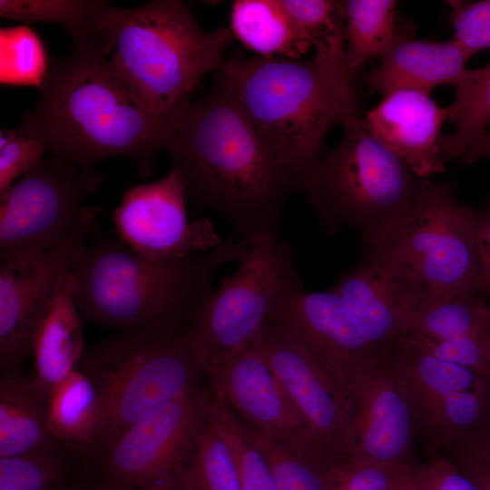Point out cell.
<instances>
[{
  "instance_id": "obj_1",
  "label": "cell",
  "mask_w": 490,
  "mask_h": 490,
  "mask_svg": "<svg viewBox=\"0 0 490 490\" xmlns=\"http://www.w3.org/2000/svg\"><path fill=\"white\" fill-rule=\"evenodd\" d=\"M166 150L187 198L220 216L238 240L282 238L299 179L260 138L226 85L186 108Z\"/></svg>"
},
{
  "instance_id": "obj_2",
  "label": "cell",
  "mask_w": 490,
  "mask_h": 490,
  "mask_svg": "<svg viewBox=\"0 0 490 490\" xmlns=\"http://www.w3.org/2000/svg\"><path fill=\"white\" fill-rule=\"evenodd\" d=\"M39 89L38 102L19 126L52 155L82 165L125 157L149 175L154 156L166 149L184 113H154L111 60L94 51L73 48L51 62Z\"/></svg>"
},
{
  "instance_id": "obj_3",
  "label": "cell",
  "mask_w": 490,
  "mask_h": 490,
  "mask_svg": "<svg viewBox=\"0 0 490 490\" xmlns=\"http://www.w3.org/2000/svg\"><path fill=\"white\" fill-rule=\"evenodd\" d=\"M217 72L260 138L300 185L321 158L331 128L360 115L344 31L320 43L308 60L237 53Z\"/></svg>"
},
{
  "instance_id": "obj_4",
  "label": "cell",
  "mask_w": 490,
  "mask_h": 490,
  "mask_svg": "<svg viewBox=\"0 0 490 490\" xmlns=\"http://www.w3.org/2000/svg\"><path fill=\"white\" fill-rule=\"evenodd\" d=\"M249 241L228 237L204 254L145 257L103 236L84 243L73 263L74 299L90 322L131 329L158 322L193 323L213 292L217 270L246 255Z\"/></svg>"
},
{
  "instance_id": "obj_5",
  "label": "cell",
  "mask_w": 490,
  "mask_h": 490,
  "mask_svg": "<svg viewBox=\"0 0 490 490\" xmlns=\"http://www.w3.org/2000/svg\"><path fill=\"white\" fill-rule=\"evenodd\" d=\"M102 32L116 71L163 118L184 113L202 77L222 66L233 35L224 26L205 31L178 0H153L136 8L110 5Z\"/></svg>"
},
{
  "instance_id": "obj_6",
  "label": "cell",
  "mask_w": 490,
  "mask_h": 490,
  "mask_svg": "<svg viewBox=\"0 0 490 490\" xmlns=\"http://www.w3.org/2000/svg\"><path fill=\"white\" fill-rule=\"evenodd\" d=\"M342 127L339 143L305 174L300 192L325 233L348 228L366 240L408 218L436 183L417 177L369 132L363 116Z\"/></svg>"
},
{
  "instance_id": "obj_7",
  "label": "cell",
  "mask_w": 490,
  "mask_h": 490,
  "mask_svg": "<svg viewBox=\"0 0 490 490\" xmlns=\"http://www.w3.org/2000/svg\"><path fill=\"white\" fill-rule=\"evenodd\" d=\"M77 368L92 381L102 403L101 427L93 450L200 385L205 375L192 324L180 322L126 329L84 351Z\"/></svg>"
},
{
  "instance_id": "obj_8",
  "label": "cell",
  "mask_w": 490,
  "mask_h": 490,
  "mask_svg": "<svg viewBox=\"0 0 490 490\" xmlns=\"http://www.w3.org/2000/svg\"><path fill=\"white\" fill-rule=\"evenodd\" d=\"M212 399L211 387L200 384L161 406L86 455L84 477L104 490L175 488Z\"/></svg>"
},
{
  "instance_id": "obj_9",
  "label": "cell",
  "mask_w": 490,
  "mask_h": 490,
  "mask_svg": "<svg viewBox=\"0 0 490 490\" xmlns=\"http://www.w3.org/2000/svg\"><path fill=\"white\" fill-rule=\"evenodd\" d=\"M106 176L93 166L51 155L42 159L0 193V261L15 262L61 244L95 219L97 208L83 207Z\"/></svg>"
},
{
  "instance_id": "obj_10",
  "label": "cell",
  "mask_w": 490,
  "mask_h": 490,
  "mask_svg": "<svg viewBox=\"0 0 490 490\" xmlns=\"http://www.w3.org/2000/svg\"><path fill=\"white\" fill-rule=\"evenodd\" d=\"M238 269L224 276L192 323L203 368L252 343L267 327L271 308L289 286L302 280L292 245L283 238L252 239Z\"/></svg>"
},
{
  "instance_id": "obj_11",
  "label": "cell",
  "mask_w": 490,
  "mask_h": 490,
  "mask_svg": "<svg viewBox=\"0 0 490 490\" xmlns=\"http://www.w3.org/2000/svg\"><path fill=\"white\" fill-rule=\"evenodd\" d=\"M361 248L392 255L435 292L475 293L477 279L475 209L458 204L449 185L436 184L408 218Z\"/></svg>"
},
{
  "instance_id": "obj_12",
  "label": "cell",
  "mask_w": 490,
  "mask_h": 490,
  "mask_svg": "<svg viewBox=\"0 0 490 490\" xmlns=\"http://www.w3.org/2000/svg\"><path fill=\"white\" fill-rule=\"evenodd\" d=\"M387 361L408 396L416 438L428 456L490 418V375L441 360L406 337Z\"/></svg>"
},
{
  "instance_id": "obj_13",
  "label": "cell",
  "mask_w": 490,
  "mask_h": 490,
  "mask_svg": "<svg viewBox=\"0 0 490 490\" xmlns=\"http://www.w3.org/2000/svg\"><path fill=\"white\" fill-rule=\"evenodd\" d=\"M270 323L304 348L349 396L358 382L387 358V349L367 340L341 297L328 289L309 291L299 280L276 299Z\"/></svg>"
},
{
  "instance_id": "obj_14",
  "label": "cell",
  "mask_w": 490,
  "mask_h": 490,
  "mask_svg": "<svg viewBox=\"0 0 490 490\" xmlns=\"http://www.w3.org/2000/svg\"><path fill=\"white\" fill-rule=\"evenodd\" d=\"M96 230L95 218L53 249L0 264V365L5 374L17 373L33 353L37 329L72 273L78 250Z\"/></svg>"
},
{
  "instance_id": "obj_15",
  "label": "cell",
  "mask_w": 490,
  "mask_h": 490,
  "mask_svg": "<svg viewBox=\"0 0 490 490\" xmlns=\"http://www.w3.org/2000/svg\"><path fill=\"white\" fill-rule=\"evenodd\" d=\"M348 398L338 466L399 469L418 464L410 401L387 358L358 382Z\"/></svg>"
},
{
  "instance_id": "obj_16",
  "label": "cell",
  "mask_w": 490,
  "mask_h": 490,
  "mask_svg": "<svg viewBox=\"0 0 490 490\" xmlns=\"http://www.w3.org/2000/svg\"><path fill=\"white\" fill-rule=\"evenodd\" d=\"M186 193L171 169L162 179L125 191L113 214L119 240L154 260H180L211 251L222 240L211 219L190 221Z\"/></svg>"
},
{
  "instance_id": "obj_17",
  "label": "cell",
  "mask_w": 490,
  "mask_h": 490,
  "mask_svg": "<svg viewBox=\"0 0 490 490\" xmlns=\"http://www.w3.org/2000/svg\"><path fill=\"white\" fill-rule=\"evenodd\" d=\"M329 289L341 297L360 334L384 349L406 335L428 290L403 261L365 248Z\"/></svg>"
},
{
  "instance_id": "obj_18",
  "label": "cell",
  "mask_w": 490,
  "mask_h": 490,
  "mask_svg": "<svg viewBox=\"0 0 490 490\" xmlns=\"http://www.w3.org/2000/svg\"><path fill=\"white\" fill-rule=\"evenodd\" d=\"M255 341L316 448L332 466H338L348 393L275 325L269 322Z\"/></svg>"
},
{
  "instance_id": "obj_19",
  "label": "cell",
  "mask_w": 490,
  "mask_h": 490,
  "mask_svg": "<svg viewBox=\"0 0 490 490\" xmlns=\"http://www.w3.org/2000/svg\"><path fill=\"white\" fill-rule=\"evenodd\" d=\"M204 374L213 392L240 420L296 451L331 465L314 446L255 340L213 361Z\"/></svg>"
},
{
  "instance_id": "obj_20",
  "label": "cell",
  "mask_w": 490,
  "mask_h": 490,
  "mask_svg": "<svg viewBox=\"0 0 490 490\" xmlns=\"http://www.w3.org/2000/svg\"><path fill=\"white\" fill-rule=\"evenodd\" d=\"M447 116V107L439 106L430 93L403 89L385 95L363 120L369 132L417 177L428 179L445 171L438 141Z\"/></svg>"
},
{
  "instance_id": "obj_21",
  "label": "cell",
  "mask_w": 490,
  "mask_h": 490,
  "mask_svg": "<svg viewBox=\"0 0 490 490\" xmlns=\"http://www.w3.org/2000/svg\"><path fill=\"white\" fill-rule=\"evenodd\" d=\"M470 56L455 41L419 40L398 33L380 63L367 76L370 91L383 96L403 89L430 93L441 84L455 85Z\"/></svg>"
},
{
  "instance_id": "obj_22",
  "label": "cell",
  "mask_w": 490,
  "mask_h": 490,
  "mask_svg": "<svg viewBox=\"0 0 490 490\" xmlns=\"http://www.w3.org/2000/svg\"><path fill=\"white\" fill-rule=\"evenodd\" d=\"M490 307L468 291L427 290L404 337L425 349L485 342Z\"/></svg>"
},
{
  "instance_id": "obj_23",
  "label": "cell",
  "mask_w": 490,
  "mask_h": 490,
  "mask_svg": "<svg viewBox=\"0 0 490 490\" xmlns=\"http://www.w3.org/2000/svg\"><path fill=\"white\" fill-rule=\"evenodd\" d=\"M77 309L72 271L34 338L31 381L48 400L52 390L77 368L84 353Z\"/></svg>"
},
{
  "instance_id": "obj_24",
  "label": "cell",
  "mask_w": 490,
  "mask_h": 490,
  "mask_svg": "<svg viewBox=\"0 0 490 490\" xmlns=\"http://www.w3.org/2000/svg\"><path fill=\"white\" fill-rule=\"evenodd\" d=\"M102 422V403L89 377L75 368L51 392L48 430L54 443L70 454L88 455Z\"/></svg>"
},
{
  "instance_id": "obj_25",
  "label": "cell",
  "mask_w": 490,
  "mask_h": 490,
  "mask_svg": "<svg viewBox=\"0 0 490 490\" xmlns=\"http://www.w3.org/2000/svg\"><path fill=\"white\" fill-rule=\"evenodd\" d=\"M54 443L48 430V399L18 373L0 380V457Z\"/></svg>"
},
{
  "instance_id": "obj_26",
  "label": "cell",
  "mask_w": 490,
  "mask_h": 490,
  "mask_svg": "<svg viewBox=\"0 0 490 490\" xmlns=\"http://www.w3.org/2000/svg\"><path fill=\"white\" fill-rule=\"evenodd\" d=\"M230 29L243 45L262 57L299 59L312 47L280 0H235Z\"/></svg>"
},
{
  "instance_id": "obj_27",
  "label": "cell",
  "mask_w": 490,
  "mask_h": 490,
  "mask_svg": "<svg viewBox=\"0 0 490 490\" xmlns=\"http://www.w3.org/2000/svg\"><path fill=\"white\" fill-rule=\"evenodd\" d=\"M109 5L103 0H0V16L63 25L73 40L74 48L107 56L102 24Z\"/></svg>"
},
{
  "instance_id": "obj_28",
  "label": "cell",
  "mask_w": 490,
  "mask_h": 490,
  "mask_svg": "<svg viewBox=\"0 0 490 490\" xmlns=\"http://www.w3.org/2000/svg\"><path fill=\"white\" fill-rule=\"evenodd\" d=\"M456 95L447 106V119L456 125L453 134H442L438 146L445 162L461 158L490 127V63L466 69L455 84Z\"/></svg>"
},
{
  "instance_id": "obj_29",
  "label": "cell",
  "mask_w": 490,
  "mask_h": 490,
  "mask_svg": "<svg viewBox=\"0 0 490 490\" xmlns=\"http://www.w3.org/2000/svg\"><path fill=\"white\" fill-rule=\"evenodd\" d=\"M396 5L393 0L342 1L346 55L354 72L393 44L397 34Z\"/></svg>"
},
{
  "instance_id": "obj_30",
  "label": "cell",
  "mask_w": 490,
  "mask_h": 490,
  "mask_svg": "<svg viewBox=\"0 0 490 490\" xmlns=\"http://www.w3.org/2000/svg\"><path fill=\"white\" fill-rule=\"evenodd\" d=\"M240 421L250 439L264 455L276 490H329L332 466Z\"/></svg>"
},
{
  "instance_id": "obj_31",
  "label": "cell",
  "mask_w": 490,
  "mask_h": 490,
  "mask_svg": "<svg viewBox=\"0 0 490 490\" xmlns=\"http://www.w3.org/2000/svg\"><path fill=\"white\" fill-rule=\"evenodd\" d=\"M177 490H241L227 445L210 420L181 471Z\"/></svg>"
},
{
  "instance_id": "obj_32",
  "label": "cell",
  "mask_w": 490,
  "mask_h": 490,
  "mask_svg": "<svg viewBox=\"0 0 490 490\" xmlns=\"http://www.w3.org/2000/svg\"><path fill=\"white\" fill-rule=\"evenodd\" d=\"M211 420L228 446L241 490H276L264 455L226 401L214 392Z\"/></svg>"
},
{
  "instance_id": "obj_33",
  "label": "cell",
  "mask_w": 490,
  "mask_h": 490,
  "mask_svg": "<svg viewBox=\"0 0 490 490\" xmlns=\"http://www.w3.org/2000/svg\"><path fill=\"white\" fill-rule=\"evenodd\" d=\"M70 453L56 443L0 457V490H59Z\"/></svg>"
},
{
  "instance_id": "obj_34",
  "label": "cell",
  "mask_w": 490,
  "mask_h": 490,
  "mask_svg": "<svg viewBox=\"0 0 490 490\" xmlns=\"http://www.w3.org/2000/svg\"><path fill=\"white\" fill-rule=\"evenodd\" d=\"M0 82L40 87L49 67L37 34L26 26L0 30Z\"/></svg>"
},
{
  "instance_id": "obj_35",
  "label": "cell",
  "mask_w": 490,
  "mask_h": 490,
  "mask_svg": "<svg viewBox=\"0 0 490 490\" xmlns=\"http://www.w3.org/2000/svg\"><path fill=\"white\" fill-rule=\"evenodd\" d=\"M438 455L477 490H490V418L447 443Z\"/></svg>"
},
{
  "instance_id": "obj_36",
  "label": "cell",
  "mask_w": 490,
  "mask_h": 490,
  "mask_svg": "<svg viewBox=\"0 0 490 490\" xmlns=\"http://www.w3.org/2000/svg\"><path fill=\"white\" fill-rule=\"evenodd\" d=\"M282 6L312 47L344 31L342 1L280 0Z\"/></svg>"
},
{
  "instance_id": "obj_37",
  "label": "cell",
  "mask_w": 490,
  "mask_h": 490,
  "mask_svg": "<svg viewBox=\"0 0 490 490\" xmlns=\"http://www.w3.org/2000/svg\"><path fill=\"white\" fill-rule=\"evenodd\" d=\"M44 145L20 126L0 132V193L32 170L47 153Z\"/></svg>"
},
{
  "instance_id": "obj_38",
  "label": "cell",
  "mask_w": 490,
  "mask_h": 490,
  "mask_svg": "<svg viewBox=\"0 0 490 490\" xmlns=\"http://www.w3.org/2000/svg\"><path fill=\"white\" fill-rule=\"evenodd\" d=\"M454 28V38L471 57L480 50L490 48V0L476 2L447 1Z\"/></svg>"
},
{
  "instance_id": "obj_39",
  "label": "cell",
  "mask_w": 490,
  "mask_h": 490,
  "mask_svg": "<svg viewBox=\"0 0 490 490\" xmlns=\"http://www.w3.org/2000/svg\"><path fill=\"white\" fill-rule=\"evenodd\" d=\"M401 469L375 466H335L330 473L329 490H394Z\"/></svg>"
},
{
  "instance_id": "obj_40",
  "label": "cell",
  "mask_w": 490,
  "mask_h": 490,
  "mask_svg": "<svg viewBox=\"0 0 490 490\" xmlns=\"http://www.w3.org/2000/svg\"><path fill=\"white\" fill-rule=\"evenodd\" d=\"M420 490H477L476 487L441 455L429 456L415 468Z\"/></svg>"
},
{
  "instance_id": "obj_41",
  "label": "cell",
  "mask_w": 490,
  "mask_h": 490,
  "mask_svg": "<svg viewBox=\"0 0 490 490\" xmlns=\"http://www.w3.org/2000/svg\"><path fill=\"white\" fill-rule=\"evenodd\" d=\"M476 222L477 279L475 292L490 294V207L475 210Z\"/></svg>"
},
{
  "instance_id": "obj_42",
  "label": "cell",
  "mask_w": 490,
  "mask_h": 490,
  "mask_svg": "<svg viewBox=\"0 0 490 490\" xmlns=\"http://www.w3.org/2000/svg\"><path fill=\"white\" fill-rule=\"evenodd\" d=\"M484 157H490V132L475 142L462 155L460 162L474 163Z\"/></svg>"
},
{
  "instance_id": "obj_43",
  "label": "cell",
  "mask_w": 490,
  "mask_h": 490,
  "mask_svg": "<svg viewBox=\"0 0 490 490\" xmlns=\"http://www.w3.org/2000/svg\"><path fill=\"white\" fill-rule=\"evenodd\" d=\"M416 466L404 467L399 471L394 490H420L415 475Z\"/></svg>"
},
{
  "instance_id": "obj_44",
  "label": "cell",
  "mask_w": 490,
  "mask_h": 490,
  "mask_svg": "<svg viewBox=\"0 0 490 490\" xmlns=\"http://www.w3.org/2000/svg\"><path fill=\"white\" fill-rule=\"evenodd\" d=\"M59 490H104L102 486L84 477L81 481L63 485Z\"/></svg>"
},
{
  "instance_id": "obj_45",
  "label": "cell",
  "mask_w": 490,
  "mask_h": 490,
  "mask_svg": "<svg viewBox=\"0 0 490 490\" xmlns=\"http://www.w3.org/2000/svg\"><path fill=\"white\" fill-rule=\"evenodd\" d=\"M119 490H177L172 487H148V488H140V489H119Z\"/></svg>"
},
{
  "instance_id": "obj_46",
  "label": "cell",
  "mask_w": 490,
  "mask_h": 490,
  "mask_svg": "<svg viewBox=\"0 0 490 490\" xmlns=\"http://www.w3.org/2000/svg\"><path fill=\"white\" fill-rule=\"evenodd\" d=\"M489 334H490V321H489Z\"/></svg>"
},
{
  "instance_id": "obj_47",
  "label": "cell",
  "mask_w": 490,
  "mask_h": 490,
  "mask_svg": "<svg viewBox=\"0 0 490 490\" xmlns=\"http://www.w3.org/2000/svg\"><path fill=\"white\" fill-rule=\"evenodd\" d=\"M490 207V206H489Z\"/></svg>"
}]
</instances>
